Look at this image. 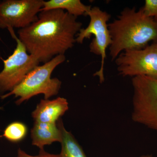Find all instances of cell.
Listing matches in <instances>:
<instances>
[{
  "label": "cell",
  "instance_id": "1",
  "mask_svg": "<svg viewBox=\"0 0 157 157\" xmlns=\"http://www.w3.org/2000/svg\"><path fill=\"white\" fill-rule=\"evenodd\" d=\"M82 26L64 10L41 11L36 21L19 29L18 38L29 54L44 63L73 47Z\"/></svg>",
  "mask_w": 157,
  "mask_h": 157
},
{
  "label": "cell",
  "instance_id": "2",
  "mask_svg": "<svg viewBox=\"0 0 157 157\" xmlns=\"http://www.w3.org/2000/svg\"><path fill=\"white\" fill-rule=\"evenodd\" d=\"M108 26L111 39L109 56L112 60L124 51L141 49L151 41L157 42V21L145 16L141 9H124Z\"/></svg>",
  "mask_w": 157,
  "mask_h": 157
},
{
  "label": "cell",
  "instance_id": "3",
  "mask_svg": "<svg viewBox=\"0 0 157 157\" xmlns=\"http://www.w3.org/2000/svg\"><path fill=\"white\" fill-rule=\"evenodd\" d=\"M66 60L64 55L55 57L41 66H36L11 91L1 96L2 99L14 95L18 98L16 104L20 105L24 101L37 95L42 94L44 99H48L59 93L62 82L57 78H51L54 70Z\"/></svg>",
  "mask_w": 157,
  "mask_h": 157
},
{
  "label": "cell",
  "instance_id": "4",
  "mask_svg": "<svg viewBox=\"0 0 157 157\" xmlns=\"http://www.w3.org/2000/svg\"><path fill=\"white\" fill-rule=\"evenodd\" d=\"M132 119L137 123L157 131V78L133 77Z\"/></svg>",
  "mask_w": 157,
  "mask_h": 157
},
{
  "label": "cell",
  "instance_id": "5",
  "mask_svg": "<svg viewBox=\"0 0 157 157\" xmlns=\"http://www.w3.org/2000/svg\"><path fill=\"white\" fill-rule=\"evenodd\" d=\"M87 15L90 17L89 24L87 27L81 29L78 32L76 42L82 44L84 39H89L92 35H94V38L90 43V52L101 57V67L94 76L99 77L100 82L102 83L104 81V67L107 55L106 50L111 43L107 24L111 16L98 7H91Z\"/></svg>",
  "mask_w": 157,
  "mask_h": 157
},
{
  "label": "cell",
  "instance_id": "6",
  "mask_svg": "<svg viewBox=\"0 0 157 157\" xmlns=\"http://www.w3.org/2000/svg\"><path fill=\"white\" fill-rule=\"evenodd\" d=\"M16 42V48L6 59L3 60L4 68L0 72V94L11 91L40 62L28 52L25 46L18 39L13 29H8Z\"/></svg>",
  "mask_w": 157,
  "mask_h": 157
},
{
  "label": "cell",
  "instance_id": "7",
  "mask_svg": "<svg viewBox=\"0 0 157 157\" xmlns=\"http://www.w3.org/2000/svg\"><path fill=\"white\" fill-rule=\"evenodd\" d=\"M115 60L119 74L124 77L157 78V42L141 49L124 51Z\"/></svg>",
  "mask_w": 157,
  "mask_h": 157
},
{
  "label": "cell",
  "instance_id": "8",
  "mask_svg": "<svg viewBox=\"0 0 157 157\" xmlns=\"http://www.w3.org/2000/svg\"><path fill=\"white\" fill-rule=\"evenodd\" d=\"M43 0H5L0 2V29L25 28L38 19Z\"/></svg>",
  "mask_w": 157,
  "mask_h": 157
},
{
  "label": "cell",
  "instance_id": "9",
  "mask_svg": "<svg viewBox=\"0 0 157 157\" xmlns=\"http://www.w3.org/2000/svg\"><path fill=\"white\" fill-rule=\"evenodd\" d=\"M68 109L69 103L64 98L42 99L32 112V116L35 122L56 123Z\"/></svg>",
  "mask_w": 157,
  "mask_h": 157
},
{
  "label": "cell",
  "instance_id": "10",
  "mask_svg": "<svg viewBox=\"0 0 157 157\" xmlns=\"http://www.w3.org/2000/svg\"><path fill=\"white\" fill-rule=\"evenodd\" d=\"M32 144L43 150L44 147L55 142L61 143L62 132L56 123L35 122L31 131Z\"/></svg>",
  "mask_w": 157,
  "mask_h": 157
},
{
  "label": "cell",
  "instance_id": "11",
  "mask_svg": "<svg viewBox=\"0 0 157 157\" xmlns=\"http://www.w3.org/2000/svg\"><path fill=\"white\" fill-rule=\"evenodd\" d=\"M91 8L90 6L84 5L80 0H50L44 1L41 11L61 9L77 17L82 15L86 16Z\"/></svg>",
  "mask_w": 157,
  "mask_h": 157
},
{
  "label": "cell",
  "instance_id": "12",
  "mask_svg": "<svg viewBox=\"0 0 157 157\" xmlns=\"http://www.w3.org/2000/svg\"><path fill=\"white\" fill-rule=\"evenodd\" d=\"M57 124L62 132L61 151L59 154V157H87L71 132L65 129L61 119Z\"/></svg>",
  "mask_w": 157,
  "mask_h": 157
},
{
  "label": "cell",
  "instance_id": "13",
  "mask_svg": "<svg viewBox=\"0 0 157 157\" xmlns=\"http://www.w3.org/2000/svg\"><path fill=\"white\" fill-rule=\"evenodd\" d=\"M27 133L25 125L20 122L15 121L9 124L5 129L3 136L11 142H19L25 138Z\"/></svg>",
  "mask_w": 157,
  "mask_h": 157
},
{
  "label": "cell",
  "instance_id": "14",
  "mask_svg": "<svg viewBox=\"0 0 157 157\" xmlns=\"http://www.w3.org/2000/svg\"><path fill=\"white\" fill-rule=\"evenodd\" d=\"M144 14L147 17H157V0H146L141 8Z\"/></svg>",
  "mask_w": 157,
  "mask_h": 157
},
{
  "label": "cell",
  "instance_id": "15",
  "mask_svg": "<svg viewBox=\"0 0 157 157\" xmlns=\"http://www.w3.org/2000/svg\"><path fill=\"white\" fill-rule=\"evenodd\" d=\"M17 157H59V155H54L48 153L45 151L44 150H40L39 155L36 156L31 155L26 153L25 151L19 148L17 151Z\"/></svg>",
  "mask_w": 157,
  "mask_h": 157
},
{
  "label": "cell",
  "instance_id": "16",
  "mask_svg": "<svg viewBox=\"0 0 157 157\" xmlns=\"http://www.w3.org/2000/svg\"><path fill=\"white\" fill-rule=\"evenodd\" d=\"M140 157H153L151 155H144Z\"/></svg>",
  "mask_w": 157,
  "mask_h": 157
},
{
  "label": "cell",
  "instance_id": "17",
  "mask_svg": "<svg viewBox=\"0 0 157 157\" xmlns=\"http://www.w3.org/2000/svg\"><path fill=\"white\" fill-rule=\"evenodd\" d=\"M154 19L156 21H157V17H155V18H154Z\"/></svg>",
  "mask_w": 157,
  "mask_h": 157
},
{
  "label": "cell",
  "instance_id": "18",
  "mask_svg": "<svg viewBox=\"0 0 157 157\" xmlns=\"http://www.w3.org/2000/svg\"></svg>",
  "mask_w": 157,
  "mask_h": 157
}]
</instances>
